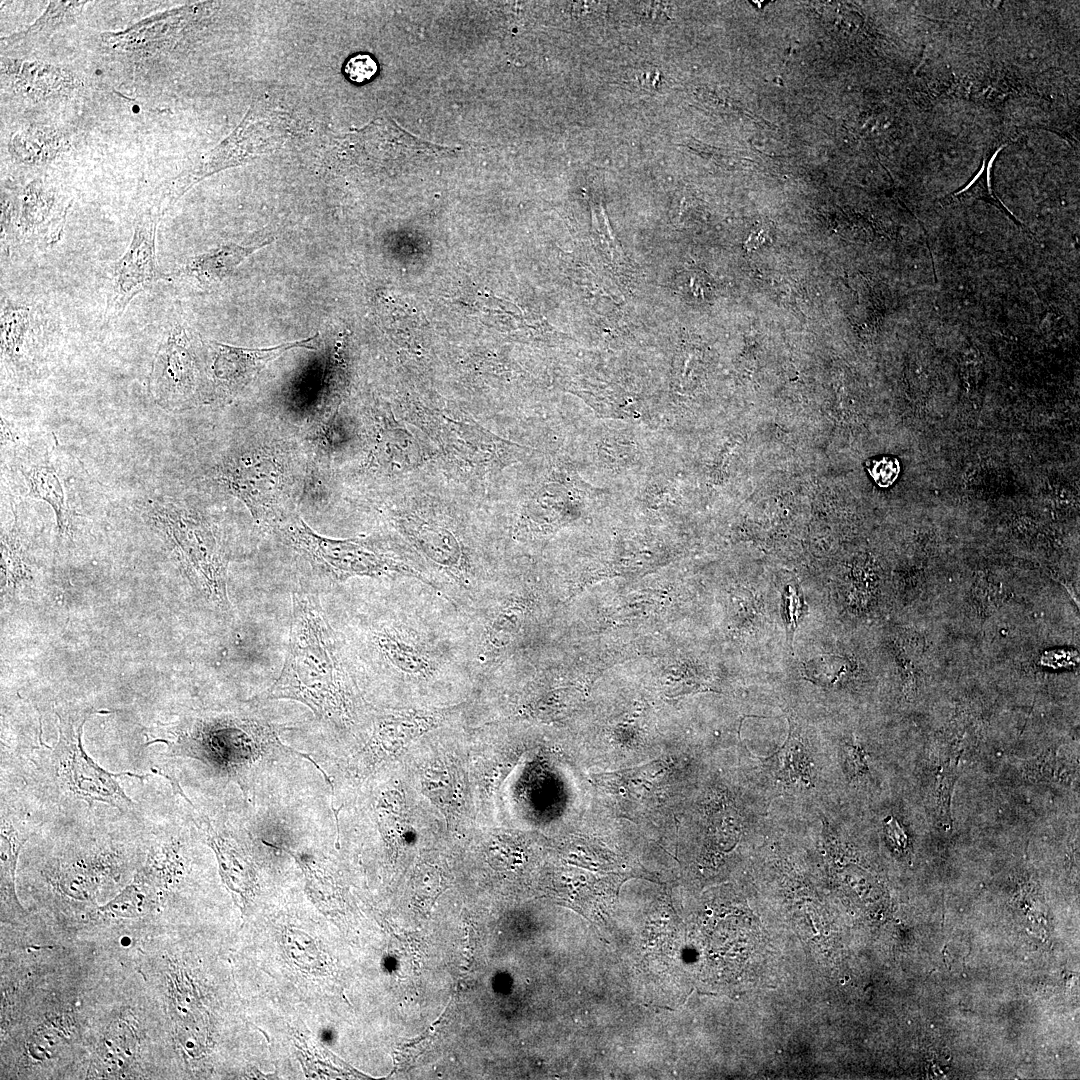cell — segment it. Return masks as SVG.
I'll use <instances>...</instances> for the list:
<instances>
[{
	"label": "cell",
	"mask_w": 1080,
	"mask_h": 1080,
	"mask_svg": "<svg viewBox=\"0 0 1080 1080\" xmlns=\"http://www.w3.org/2000/svg\"><path fill=\"white\" fill-rule=\"evenodd\" d=\"M63 148L62 136L52 130L26 129L19 131L10 142L15 157L25 163H40L52 159Z\"/></svg>",
	"instance_id": "16"
},
{
	"label": "cell",
	"mask_w": 1080,
	"mask_h": 1080,
	"mask_svg": "<svg viewBox=\"0 0 1080 1080\" xmlns=\"http://www.w3.org/2000/svg\"><path fill=\"white\" fill-rule=\"evenodd\" d=\"M377 71V62L369 54L354 55L344 65L347 78L358 84L370 81Z\"/></svg>",
	"instance_id": "20"
},
{
	"label": "cell",
	"mask_w": 1080,
	"mask_h": 1080,
	"mask_svg": "<svg viewBox=\"0 0 1080 1080\" xmlns=\"http://www.w3.org/2000/svg\"><path fill=\"white\" fill-rule=\"evenodd\" d=\"M270 243L271 241H266L250 246L223 244L189 258L181 268L168 277H186L202 286L219 284L230 277L247 257Z\"/></svg>",
	"instance_id": "11"
},
{
	"label": "cell",
	"mask_w": 1080,
	"mask_h": 1080,
	"mask_svg": "<svg viewBox=\"0 0 1080 1080\" xmlns=\"http://www.w3.org/2000/svg\"><path fill=\"white\" fill-rule=\"evenodd\" d=\"M886 832L896 845L902 848L906 846L907 836L893 817H889L886 822Z\"/></svg>",
	"instance_id": "23"
},
{
	"label": "cell",
	"mask_w": 1080,
	"mask_h": 1080,
	"mask_svg": "<svg viewBox=\"0 0 1080 1080\" xmlns=\"http://www.w3.org/2000/svg\"><path fill=\"white\" fill-rule=\"evenodd\" d=\"M164 213L160 199L145 205L136 215L130 243L111 268L104 326L116 322L137 295L150 291L159 280L168 277L161 272L156 253L157 227Z\"/></svg>",
	"instance_id": "2"
},
{
	"label": "cell",
	"mask_w": 1080,
	"mask_h": 1080,
	"mask_svg": "<svg viewBox=\"0 0 1080 1080\" xmlns=\"http://www.w3.org/2000/svg\"><path fill=\"white\" fill-rule=\"evenodd\" d=\"M282 533L318 572L333 580L401 573L406 567L357 539H331L315 533L300 517L280 526Z\"/></svg>",
	"instance_id": "3"
},
{
	"label": "cell",
	"mask_w": 1080,
	"mask_h": 1080,
	"mask_svg": "<svg viewBox=\"0 0 1080 1080\" xmlns=\"http://www.w3.org/2000/svg\"><path fill=\"white\" fill-rule=\"evenodd\" d=\"M319 333L313 336L264 348H248L211 341L210 372L220 387L236 390L248 384L271 361L294 348L316 350Z\"/></svg>",
	"instance_id": "9"
},
{
	"label": "cell",
	"mask_w": 1080,
	"mask_h": 1080,
	"mask_svg": "<svg viewBox=\"0 0 1080 1080\" xmlns=\"http://www.w3.org/2000/svg\"><path fill=\"white\" fill-rule=\"evenodd\" d=\"M899 470L900 466L897 459L889 456L875 459L868 466L870 475L881 487L890 486L897 478Z\"/></svg>",
	"instance_id": "21"
},
{
	"label": "cell",
	"mask_w": 1080,
	"mask_h": 1080,
	"mask_svg": "<svg viewBox=\"0 0 1080 1080\" xmlns=\"http://www.w3.org/2000/svg\"><path fill=\"white\" fill-rule=\"evenodd\" d=\"M87 1H50L43 14L27 29L1 39L3 48L44 40L60 27L74 21Z\"/></svg>",
	"instance_id": "14"
},
{
	"label": "cell",
	"mask_w": 1080,
	"mask_h": 1080,
	"mask_svg": "<svg viewBox=\"0 0 1080 1080\" xmlns=\"http://www.w3.org/2000/svg\"><path fill=\"white\" fill-rule=\"evenodd\" d=\"M849 663L837 655L826 654L804 665L808 678L820 685H833L847 671Z\"/></svg>",
	"instance_id": "19"
},
{
	"label": "cell",
	"mask_w": 1080,
	"mask_h": 1080,
	"mask_svg": "<svg viewBox=\"0 0 1080 1080\" xmlns=\"http://www.w3.org/2000/svg\"><path fill=\"white\" fill-rule=\"evenodd\" d=\"M43 321L36 307L26 301L5 299L1 305V356L17 364L28 353Z\"/></svg>",
	"instance_id": "12"
},
{
	"label": "cell",
	"mask_w": 1080,
	"mask_h": 1080,
	"mask_svg": "<svg viewBox=\"0 0 1080 1080\" xmlns=\"http://www.w3.org/2000/svg\"><path fill=\"white\" fill-rule=\"evenodd\" d=\"M375 640L383 657L398 670L420 675L432 670V662L423 650L397 632L383 629L375 635Z\"/></svg>",
	"instance_id": "15"
},
{
	"label": "cell",
	"mask_w": 1080,
	"mask_h": 1080,
	"mask_svg": "<svg viewBox=\"0 0 1080 1080\" xmlns=\"http://www.w3.org/2000/svg\"><path fill=\"white\" fill-rule=\"evenodd\" d=\"M784 617L789 633L794 634L797 622L802 613L800 597L791 585H787L783 594Z\"/></svg>",
	"instance_id": "22"
},
{
	"label": "cell",
	"mask_w": 1080,
	"mask_h": 1080,
	"mask_svg": "<svg viewBox=\"0 0 1080 1080\" xmlns=\"http://www.w3.org/2000/svg\"><path fill=\"white\" fill-rule=\"evenodd\" d=\"M151 513L214 601L227 608L226 560L211 527L195 514L169 504L153 503Z\"/></svg>",
	"instance_id": "4"
},
{
	"label": "cell",
	"mask_w": 1080,
	"mask_h": 1080,
	"mask_svg": "<svg viewBox=\"0 0 1080 1080\" xmlns=\"http://www.w3.org/2000/svg\"><path fill=\"white\" fill-rule=\"evenodd\" d=\"M335 634L314 596L296 591L282 670L261 700L292 699L318 716L342 715L347 676Z\"/></svg>",
	"instance_id": "1"
},
{
	"label": "cell",
	"mask_w": 1080,
	"mask_h": 1080,
	"mask_svg": "<svg viewBox=\"0 0 1080 1080\" xmlns=\"http://www.w3.org/2000/svg\"><path fill=\"white\" fill-rule=\"evenodd\" d=\"M28 838V834L19 831L13 825L4 822L1 825V860L2 875L4 882L8 884L11 896L14 897V869L15 863L22 845Z\"/></svg>",
	"instance_id": "18"
},
{
	"label": "cell",
	"mask_w": 1080,
	"mask_h": 1080,
	"mask_svg": "<svg viewBox=\"0 0 1080 1080\" xmlns=\"http://www.w3.org/2000/svg\"><path fill=\"white\" fill-rule=\"evenodd\" d=\"M213 474L215 481L241 500L256 519L272 513L285 479L283 464L264 449L226 457L214 467Z\"/></svg>",
	"instance_id": "8"
},
{
	"label": "cell",
	"mask_w": 1080,
	"mask_h": 1080,
	"mask_svg": "<svg viewBox=\"0 0 1080 1080\" xmlns=\"http://www.w3.org/2000/svg\"><path fill=\"white\" fill-rule=\"evenodd\" d=\"M188 330L170 326L155 352L149 392L160 407L174 411L197 403L203 387L198 353Z\"/></svg>",
	"instance_id": "6"
},
{
	"label": "cell",
	"mask_w": 1080,
	"mask_h": 1080,
	"mask_svg": "<svg viewBox=\"0 0 1080 1080\" xmlns=\"http://www.w3.org/2000/svg\"><path fill=\"white\" fill-rule=\"evenodd\" d=\"M1 68L11 88L31 98L66 93L77 86V79L69 70L46 62L2 58Z\"/></svg>",
	"instance_id": "10"
},
{
	"label": "cell",
	"mask_w": 1080,
	"mask_h": 1080,
	"mask_svg": "<svg viewBox=\"0 0 1080 1080\" xmlns=\"http://www.w3.org/2000/svg\"><path fill=\"white\" fill-rule=\"evenodd\" d=\"M56 191L41 180L27 184L13 197L11 216L1 229L2 252L14 247L43 249L62 238L70 204L61 205Z\"/></svg>",
	"instance_id": "7"
},
{
	"label": "cell",
	"mask_w": 1080,
	"mask_h": 1080,
	"mask_svg": "<svg viewBox=\"0 0 1080 1080\" xmlns=\"http://www.w3.org/2000/svg\"><path fill=\"white\" fill-rule=\"evenodd\" d=\"M1002 147L1003 146L999 147L992 154L987 155L985 157V159L983 160L982 167L980 168L979 173L974 177L973 182H969L965 187H961L957 191H954L951 194L946 195L943 199L940 200V203L948 204V203H953V202H956V201H963V200H967V199L982 200V201L986 202L987 204H990L993 207L997 208L1002 214H1004L1017 227H1019V228H1021L1023 230H1026L1028 232H1031L1029 229H1027V227L1024 224H1022L1005 207V205L998 199V197L993 193V191H992V189L990 187V184H989L990 167L992 165V162H993L994 158L996 157L997 153L1002 149Z\"/></svg>",
	"instance_id": "17"
},
{
	"label": "cell",
	"mask_w": 1080,
	"mask_h": 1080,
	"mask_svg": "<svg viewBox=\"0 0 1080 1080\" xmlns=\"http://www.w3.org/2000/svg\"><path fill=\"white\" fill-rule=\"evenodd\" d=\"M59 719V740L54 749L57 761V773L62 783L75 796L91 803L100 801L124 812L133 807V801L125 794L117 782L123 775L139 779L147 777L129 772L110 773L102 769L90 758L82 746V728L88 715L75 721Z\"/></svg>",
	"instance_id": "5"
},
{
	"label": "cell",
	"mask_w": 1080,
	"mask_h": 1080,
	"mask_svg": "<svg viewBox=\"0 0 1080 1080\" xmlns=\"http://www.w3.org/2000/svg\"><path fill=\"white\" fill-rule=\"evenodd\" d=\"M20 471L27 483V496L47 503L54 511L59 535L66 528L67 505L64 486L58 471L51 463L22 467Z\"/></svg>",
	"instance_id": "13"
}]
</instances>
